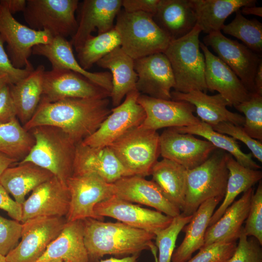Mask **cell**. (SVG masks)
<instances>
[{
    "label": "cell",
    "instance_id": "33",
    "mask_svg": "<svg viewBox=\"0 0 262 262\" xmlns=\"http://www.w3.org/2000/svg\"><path fill=\"white\" fill-rule=\"evenodd\" d=\"M45 71L44 66L39 65L20 81L9 84L16 116L23 125L32 118L40 103Z\"/></svg>",
    "mask_w": 262,
    "mask_h": 262
},
{
    "label": "cell",
    "instance_id": "5",
    "mask_svg": "<svg viewBox=\"0 0 262 262\" xmlns=\"http://www.w3.org/2000/svg\"><path fill=\"white\" fill-rule=\"evenodd\" d=\"M197 25L187 34L171 41L164 52L168 58L175 80L174 91L187 93L193 90L206 93L205 58L200 49Z\"/></svg>",
    "mask_w": 262,
    "mask_h": 262
},
{
    "label": "cell",
    "instance_id": "21",
    "mask_svg": "<svg viewBox=\"0 0 262 262\" xmlns=\"http://www.w3.org/2000/svg\"><path fill=\"white\" fill-rule=\"evenodd\" d=\"M205 58L204 76L207 90L217 91L233 106L249 100L251 94L235 73L208 47L200 42Z\"/></svg>",
    "mask_w": 262,
    "mask_h": 262
},
{
    "label": "cell",
    "instance_id": "27",
    "mask_svg": "<svg viewBox=\"0 0 262 262\" xmlns=\"http://www.w3.org/2000/svg\"><path fill=\"white\" fill-rule=\"evenodd\" d=\"M153 19L171 41L189 33L196 24L190 0H160Z\"/></svg>",
    "mask_w": 262,
    "mask_h": 262
},
{
    "label": "cell",
    "instance_id": "22",
    "mask_svg": "<svg viewBox=\"0 0 262 262\" xmlns=\"http://www.w3.org/2000/svg\"><path fill=\"white\" fill-rule=\"evenodd\" d=\"M86 173L95 174L111 183L132 176L108 147H92L81 142L76 145L72 175Z\"/></svg>",
    "mask_w": 262,
    "mask_h": 262
},
{
    "label": "cell",
    "instance_id": "56",
    "mask_svg": "<svg viewBox=\"0 0 262 262\" xmlns=\"http://www.w3.org/2000/svg\"><path fill=\"white\" fill-rule=\"evenodd\" d=\"M5 84H10V80L6 75H0V89Z\"/></svg>",
    "mask_w": 262,
    "mask_h": 262
},
{
    "label": "cell",
    "instance_id": "52",
    "mask_svg": "<svg viewBox=\"0 0 262 262\" xmlns=\"http://www.w3.org/2000/svg\"><path fill=\"white\" fill-rule=\"evenodd\" d=\"M255 93L262 96V61L260 63L254 79Z\"/></svg>",
    "mask_w": 262,
    "mask_h": 262
},
{
    "label": "cell",
    "instance_id": "41",
    "mask_svg": "<svg viewBox=\"0 0 262 262\" xmlns=\"http://www.w3.org/2000/svg\"><path fill=\"white\" fill-rule=\"evenodd\" d=\"M234 107L245 115L244 131L252 138L262 142V96L252 94L249 100Z\"/></svg>",
    "mask_w": 262,
    "mask_h": 262
},
{
    "label": "cell",
    "instance_id": "49",
    "mask_svg": "<svg viewBox=\"0 0 262 262\" xmlns=\"http://www.w3.org/2000/svg\"><path fill=\"white\" fill-rule=\"evenodd\" d=\"M160 0H123L122 7L127 12H143L153 15Z\"/></svg>",
    "mask_w": 262,
    "mask_h": 262
},
{
    "label": "cell",
    "instance_id": "34",
    "mask_svg": "<svg viewBox=\"0 0 262 262\" xmlns=\"http://www.w3.org/2000/svg\"><path fill=\"white\" fill-rule=\"evenodd\" d=\"M187 169L171 160L157 161L152 167V180L164 197L182 212L186 191Z\"/></svg>",
    "mask_w": 262,
    "mask_h": 262
},
{
    "label": "cell",
    "instance_id": "47",
    "mask_svg": "<svg viewBox=\"0 0 262 262\" xmlns=\"http://www.w3.org/2000/svg\"><path fill=\"white\" fill-rule=\"evenodd\" d=\"M4 44V41L0 35V75L7 76L10 84H14L26 77L34 68L32 65L22 69L16 68L5 50Z\"/></svg>",
    "mask_w": 262,
    "mask_h": 262
},
{
    "label": "cell",
    "instance_id": "51",
    "mask_svg": "<svg viewBox=\"0 0 262 262\" xmlns=\"http://www.w3.org/2000/svg\"><path fill=\"white\" fill-rule=\"evenodd\" d=\"M12 15L20 11L23 12L27 4L26 0H0Z\"/></svg>",
    "mask_w": 262,
    "mask_h": 262
},
{
    "label": "cell",
    "instance_id": "30",
    "mask_svg": "<svg viewBox=\"0 0 262 262\" xmlns=\"http://www.w3.org/2000/svg\"><path fill=\"white\" fill-rule=\"evenodd\" d=\"M221 199L215 197L206 200L192 214L189 222L182 229L185 237L179 247L174 250L171 262H187L195 251L203 246L210 219Z\"/></svg>",
    "mask_w": 262,
    "mask_h": 262
},
{
    "label": "cell",
    "instance_id": "42",
    "mask_svg": "<svg viewBox=\"0 0 262 262\" xmlns=\"http://www.w3.org/2000/svg\"><path fill=\"white\" fill-rule=\"evenodd\" d=\"M244 231L246 235L255 238L262 245V182L260 180L251 197Z\"/></svg>",
    "mask_w": 262,
    "mask_h": 262
},
{
    "label": "cell",
    "instance_id": "38",
    "mask_svg": "<svg viewBox=\"0 0 262 262\" xmlns=\"http://www.w3.org/2000/svg\"><path fill=\"white\" fill-rule=\"evenodd\" d=\"M119 35L115 27L104 33L92 35L76 50L78 62L85 70L117 47H120Z\"/></svg>",
    "mask_w": 262,
    "mask_h": 262
},
{
    "label": "cell",
    "instance_id": "11",
    "mask_svg": "<svg viewBox=\"0 0 262 262\" xmlns=\"http://www.w3.org/2000/svg\"><path fill=\"white\" fill-rule=\"evenodd\" d=\"M0 35L7 44L10 61L19 69L32 65L29 58L34 47L49 43L53 38L47 31L35 30L19 22L0 2Z\"/></svg>",
    "mask_w": 262,
    "mask_h": 262
},
{
    "label": "cell",
    "instance_id": "29",
    "mask_svg": "<svg viewBox=\"0 0 262 262\" xmlns=\"http://www.w3.org/2000/svg\"><path fill=\"white\" fill-rule=\"evenodd\" d=\"M83 236L82 220L66 222L60 234L36 262L53 260L66 262H89Z\"/></svg>",
    "mask_w": 262,
    "mask_h": 262
},
{
    "label": "cell",
    "instance_id": "54",
    "mask_svg": "<svg viewBox=\"0 0 262 262\" xmlns=\"http://www.w3.org/2000/svg\"><path fill=\"white\" fill-rule=\"evenodd\" d=\"M17 162L15 159L10 158L0 153V176L6 168Z\"/></svg>",
    "mask_w": 262,
    "mask_h": 262
},
{
    "label": "cell",
    "instance_id": "25",
    "mask_svg": "<svg viewBox=\"0 0 262 262\" xmlns=\"http://www.w3.org/2000/svg\"><path fill=\"white\" fill-rule=\"evenodd\" d=\"M171 100L183 101L193 105L201 121L211 126L222 122H229L243 126L245 117L229 111L227 100L220 94L209 95L202 91L193 90L187 93L171 91Z\"/></svg>",
    "mask_w": 262,
    "mask_h": 262
},
{
    "label": "cell",
    "instance_id": "8",
    "mask_svg": "<svg viewBox=\"0 0 262 262\" xmlns=\"http://www.w3.org/2000/svg\"><path fill=\"white\" fill-rule=\"evenodd\" d=\"M79 4L78 0H27L23 16L30 28L66 38L77 31Z\"/></svg>",
    "mask_w": 262,
    "mask_h": 262
},
{
    "label": "cell",
    "instance_id": "15",
    "mask_svg": "<svg viewBox=\"0 0 262 262\" xmlns=\"http://www.w3.org/2000/svg\"><path fill=\"white\" fill-rule=\"evenodd\" d=\"M94 212L103 220L104 217H111L155 235L168 227L173 219L159 211L143 208L115 196L98 204Z\"/></svg>",
    "mask_w": 262,
    "mask_h": 262
},
{
    "label": "cell",
    "instance_id": "17",
    "mask_svg": "<svg viewBox=\"0 0 262 262\" xmlns=\"http://www.w3.org/2000/svg\"><path fill=\"white\" fill-rule=\"evenodd\" d=\"M160 155L187 170L204 163L217 148L210 142L180 133L174 128L165 130L159 137Z\"/></svg>",
    "mask_w": 262,
    "mask_h": 262
},
{
    "label": "cell",
    "instance_id": "28",
    "mask_svg": "<svg viewBox=\"0 0 262 262\" xmlns=\"http://www.w3.org/2000/svg\"><path fill=\"white\" fill-rule=\"evenodd\" d=\"M134 61L119 47L96 63L98 66L111 71L112 89L110 97L114 107L121 103L128 93L137 90V75Z\"/></svg>",
    "mask_w": 262,
    "mask_h": 262
},
{
    "label": "cell",
    "instance_id": "53",
    "mask_svg": "<svg viewBox=\"0 0 262 262\" xmlns=\"http://www.w3.org/2000/svg\"><path fill=\"white\" fill-rule=\"evenodd\" d=\"M240 11L242 15H252L259 16H262V7L260 6H247L242 7Z\"/></svg>",
    "mask_w": 262,
    "mask_h": 262
},
{
    "label": "cell",
    "instance_id": "24",
    "mask_svg": "<svg viewBox=\"0 0 262 262\" xmlns=\"http://www.w3.org/2000/svg\"><path fill=\"white\" fill-rule=\"evenodd\" d=\"M32 54L47 58L52 69L65 68L78 73L111 93L112 75L109 72H91L84 70L74 55L72 46L66 38L54 37L48 44L39 45L32 49Z\"/></svg>",
    "mask_w": 262,
    "mask_h": 262
},
{
    "label": "cell",
    "instance_id": "6",
    "mask_svg": "<svg viewBox=\"0 0 262 262\" xmlns=\"http://www.w3.org/2000/svg\"><path fill=\"white\" fill-rule=\"evenodd\" d=\"M227 153L216 149L200 165L187 170L182 214L191 215L206 200L224 197L229 176Z\"/></svg>",
    "mask_w": 262,
    "mask_h": 262
},
{
    "label": "cell",
    "instance_id": "55",
    "mask_svg": "<svg viewBox=\"0 0 262 262\" xmlns=\"http://www.w3.org/2000/svg\"><path fill=\"white\" fill-rule=\"evenodd\" d=\"M139 255H134L121 258L111 257L98 262H136Z\"/></svg>",
    "mask_w": 262,
    "mask_h": 262
},
{
    "label": "cell",
    "instance_id": "36",
    "mask_svg": "<svg viewBox=\"0 0 262 262\" xmlns=\"http://www.w3.org/2000/svg\"><path fill=\"white\" fill-rule=\"evenodd\" d=\"M183 133L196 135L205 138L216 148L226 151L243 166L253 169H260L261 167L252 158V154L244 153L235 139L214 130L212 127L202 121L190 126L174 128Z\"/></svg>",
    "mask_w": 262,
    "mask_h": 262
},
{
    "label": "cell",
    "instance_id": "20",
    "mask_svg": "<svg viewBox=\"0 0 262 262\" xmlns=\"http://www.w3.org/2000/svg\"><path fill=\"white\" fill-rule=\"evenodd\" d=\"M121 0H84L80 4L78 27L70 43L77 50L84 41L97 31L98 34L114 28V20L120 11Z\"/></svg>",
    "mask_w": 262,
    "mask_h": 262
},
{
    "label": "cell",
    "instance_id": "13",
    "mask_svg": "<svg viewBox=\"0 0 262 262\" xmlns=\"http://www.w3.org/2000/svg\"><path fill=\"white\" fill-rule=\"evenodd\" d=\"M203 43L212 48L251 94L255 93L254 79L262 61L259 54L238 41L225 37L221 32L207 34L204 37Z\"/></svg>",
    "mask_w": 262,
    "mask_h": 262
},
{
    "label": "cell",
    "instance_id": "48",
    "mask_svg": "<svg viewBox=\"0 0 262 262\" xmlns=\"http://www.w3.org/2000/svg\"><path fill=\"white\" fill-rule=\"evenodd\" d=\"M17 118L16 109L10 92L9 84L0 89V124Z\"/></svg>",
    "mask_w": 262,
    "mask_h": 262
},
{
    "label": "cell",
    "instance_id": "12",
    "mask_svg": "<svg viewBox=\"0 0 262 262\" xmlns=\"http://www.w3.org/2000/svg\"><path fill=\"white\" fill-rule=\"evenodd\" d=\"M140 94L137 90L128 93L123 102L112 109L99 128L82 143L95 147H108L129 130L139 126L146 117L137 101Z\"/></svg>",
    "mask_w": 262,
    "mask_h": 262
},
{
    "label": "cell",
    "instance_id": "57",
    "mask_svg": "<svg viewBox=\"0 0 262 262\" xmlns=\"http://www.w3.org/2000/svg\"><path fill=\"white\" fill-rule=\"evenodd\" d=\"M0 262H7L5 257L0 254Z\"/></svg>",
    "mask_w": 262,
    "mask_h": 262
},
{
    "label": "cell",
    "instance_id": "58",
    "mask_svg": "<svg viewBox=\"0 0 262 262\" xmlns=\"http://www.w3.org/2000/svg\"><path fill=\"white\" fill-rule=\"evenodd\" d=\"M62 262L63 261H62L61 260H53L49 261L47 262Z\"/></svg>",
    "mask_w": 262,
    "mask_h": 262
},
{
    "label": "cell",
    "instance_id": "31",
    "mask_svg": "<svg viewBox=\"0 0 262 262\" xmlns=\"http://www.w3.org/2000/svg\"><path fill=\"white\" fill-rule=\"evenodd\" d=\"M54 175L49 171L31 162H19L9 167L0 176V183L15 200L22 205L26 196Z\"/></svg>",
    "mask_w": 262,
    "mask_h": 262
},
{
    "label": "cell",
    "instance_id": "32",
    "mask_svg": "<svg viewBox=\"0 0 262 262\" xmlns=\"http://www.w3.org/2000/svg\"><path fill=\"white\" fill-rule=\"evenodd\" d=\"M196 24L207 34L221 32L227 17L241 8L255 5V0H190Z\"/></svg>",
    "mask_w": 262,
    "mask_h": 262
},
{
    "label": "cell",
    "instance_id": "1",
    "mask_svg": "<svg viewBox=\"0 0 262 262\" xmlns=\"http://www.w3.org/2000/svg\"><path fill=\"white\" fill-rule=\"evenodd\" d=\"M106 98H67L55 102L41 100L32 118L23 126L27 131L40 126L61 129L76 144L93 134L111 113Z\"/></svg>",
    "mask_w": 262,
    "mask_h": 262
},
{
    "label": "cell",
    "instance_id": "10",
    "mask_svg": "<svg viewBox=\"0 0 262 262\" xmlns=\"http://www.w3.org/2000/svg\"><path fill=\"white\" fill-rule=\"evenodd\" d=\"M65 217H37L22 224L21 241L6 256L7 262H36L60 234Z\"/></svg>",
    "mask_w": 262,
    "mask_h": 262
},
{
    "label": "cell",
    "instance_id": "43",
    "mask_svg": "<svg viewBox=\"0 0 262 262\" xmlns=\"http://www.w3.org/2000/svg\"><path fill=\"white\" fill-rule=\"evenodd\" d=\"M238 243L227 262H262L261 245L254 237L248 239L243 227Z\"/></svg>",
    "mask_w": 262,
    "mask_h": 262
},
{
    "label": "cell",
    "instance_id": "26",
    "mask_svg": "<svg viewBox=\"0 0 262 262\" xmlns=\"http://www.w3.org/2000/svg\"><path fill=\"white\" fill-rule=\"evenodd\" d=\"M254 189L251 188L234 201L221 217L207 229L202 247L215 243H230L238 240L249 212Z\"/></svg>",
    "mask_w": 262,
    "mask_h": 262
},
{
    "label": "cell",
    "instance_id": "9",
    "mask_svg": "<svg viewBox=\"0 0 262 262\" xmlns=\"http://www.w3.org/2000/svg\"><path fill=\"white\" fill-rule=\"evenodd\" d=\"M70 194L67 222L93 218L104 220L96 214L95 207L115 195L114 183L94 173L72 175L66 182Z\"/></svg>",
    "mask_w": 262,
    "mask_h": 262
},
{
    "label": "cell",
    "instance_id": "39",
    "mask_svg": "<svg viewBox=\"0 0 262 262\" xmlns=\"http://www.w3.org/2000/svg\"><path fill=\"white\" fill-rule=\"evenodd\" d=\"M222 30L224 33L233 36L244 42L245 46L256 53L262 51V24L259 20L248 19L240 9L236 12L235 18Z\"/></svg>",
    "mask_w": 262,
    "mask_h": 262
},
{
    "label": "cell",
    "instance_id": "18",
    "mask_svg": "<svg viewBox=\"0 0 262 262\" xmlns=\"http://www.w3.org/2000/svg\"><path fill=\"white\" fill-rule=\"evenodd\" d=\"M66 184L55 176L42 183L22 204L21 223L37 217H65L69 209Z\"/></svg>",
    "mask_w": 262,
    "mask_h": 262
},
{
    "label": "cell",
    "instance_id": "23",
    "mask_svg": "<svg viewBox=\"0 0 262 262\" xmlns=\"http://www.w3.org/2000/svg\"><path fill=\"white\" fill-rule=\"evenodd\" d=\"M113 183L115 196L121 199L152 207L173 218L181 213L180 210L164 197L152 180L133 175L123 177Z\"/></svg>",
    "mask_w": 262,
    "mask_h": 262
},
{
    "label": "cell",
    "instance_id": "40",
    "mask_svg": "<svg viewBox=\"0 0 262 262\" xmlns=\"http://www.w3.org/2000/svg\"><path fill=\"white\" fill-rule=\"evenodd\" d=\"M192 216H185L181 213L173 218L168 227L155 234V246L159 252L156 262H171L178 235Z\"/></svg>",
    "mask_w": 262,
    "mask_h": 262
},
{
    "label": "cell",
    "instance_id": "2",
    "mask_svg": "<svg viewBox=\"0 0 262 262\" xmlns=\"http://www.w3.org/2000/svg\"><path fill=\"white\" fill-rule=\"evenodd\" d=\"M84 243L89 262H98L106 255L120 258L150 250L155 262L157 248L155 235L120 222H104L93 218L82 220Z\"/></svg>",
    "mask_w": 262,
    "mask_h": 262
},
{
    "label": "cell",
    "instance_id": "46",
    "mask_svg": "<svg viewBox=\"0 0 262 262\" xmlns=\"http://www.w3.org/2000/svg\"><path fill=\"white\" fill-rule=\"evenodd\" d=\"M22 223L0 215V254L6 256L18 244L21 238Z\"/></svg>",
    "mask_w": 262,
    "mask_h": 262
},
{
    "label": "cell",
    "instance_id": "19",
    "mask_svg": "<svg viewBox=\"0 0 262 262\" xmlns=\"http://www.w3.org/2000/svg\"><path fill=\"white\" fill-rule=\"evenodd\" d=\"M137 75L136 90L140 94L171 100L175 80L170 63L164 53L159 52L134 60Z\"/></svg>",
    "mask_w": 262,
    "mask_h": 262
},
{
    "label": "cell",
    "instance_id": "37",
    "mask_svg": "<svg viewBox=\"0 0 262 262\" xmlns=\"http://www.w3.org/2000/svg\"><path fill=\"white\" fill-rule=\"evenodd\" d=\"M35 143L32 133L21 126L16 118L0 124V153L21 161L29 153Z\"/></svg>",
    "mask_w": 262,
    "mask_h": 262
},
{
    "label": "cell",
    "instance_id": "7",
    "mask_svg": "<svg viewBox=\"0 0 262 262\" xmlns=\"http://www.w3.org/2000/svg\"><path fill=\"white\" fill-rule=\"evenodd\" d=\"M160 135L156 131L133 128L108 147L132 176L150 175L160 155Z\"/></svg>",
    "mask_w": 262,
    "mask_h": 262
},
{
    "label": "cell",
    "instance_id": "16",
    "mask_svg": "<svg viewBox=\"0 0 262 262\" xmlns=\"http://www.w3.org/2000/svg\"><path fill=\"white\" fill-rule=\"evenodd\" d=\"M137 101L146 113L140 126L146 129L157 131L163 128L193 126L201 121L193 114L195 106L186 101L159 99L142 94Z\"/></svg>",
    "mask_w": 262,
    "mask_h": 262
},
{
    "label": "cell",
    "instance_id": "50",
    "mask_svg": "<svg viewBox=\"0 0 262 262\" xmlns=\"http://www.w3.org/2000/svg\"><path fill=\"white\" fill-rule=\"evenodd\" d=\"M0 209L6 211L14 220L21 222L22 205L12 199L9 193L0 183Z\"/></svg>",
    "mask_w": 262,
    "mask_h": 262
},
{
    "label": "cell",
    "instance_id": "14",
    "mask_svg": "<svg viewBox=\"0 0 262 262\" xmlns=\"http://www.w3.org/2000/svg\"><path fill=\"white\" fill-rule=\"evenodd\" d=\"M110 93L83 76L65 68L45 71L41 100L53 102L67 98H106Z\"/></svg>",
    "mask_w": 262,
    "mask_h": 262
},
{
    "label": "cell",
    "instance_id": "45",
    "mask_svg": "<svg viewBox=\"0 0 262 262\" xmlns=\"http://www.w3.org/2000/svg\"><path fill=\"white\" fill-rule=\"evenodd\" d=\"M215 131L229 135L235 140L244 143L251 154L260 162H262V143L251 137L244 130L243 126L229 122H222L212 126Z\"/></svg>",
    "mask_w": 262,
    "mask_h": 262
},
{
    "label": "cell",
    "instance_id": "4",
    "mask_svg": "<svg viewBox=\"0 0 262 262\" xmlns=\"http://www.w3.org/2000/svg\"><path fill=\"white\" fill-rule=\"evenodd\" d=\"M152 16L146 13L121 10L116 17L115 28L120 38V47L134 60L164 53L171 41Z\"/></svg>",
    "mask_w": 262,
    "mask_h": 262
},
{
    "label": "cell",
    "instance_id": "44",
    "mask_svg": "<svg viewBox=\"0 0 262 262\" xmlns=\"http://www.w3.org/2000/svg\"><path fill=\"white\" fill-rule=\"evenodd\" d=\"M236 242L215 243L202 247L187 262H227L237 246Z\"/></svg>",
    "mask_w": 262,
    "mask_h": 262
},
{
    "label": "cell",
    "instance_id": "3",
    "mask_svg": "<svg viewBox=\"0 0 262 262\" xmlns=\"http://www.w3.org/2000/svg\"><path fill=\"white\" fill-rule=\"evenodd\" d=\"M29 131L35 143L20 162L32 163L66 183L73 174L77 144L61 129L54 126H38Z\"/></svg>",
    "mask_w": 262,
    "mask_h": 262
},
{
    "label": "cell",
    "instance_id": "35",
    "mask_svg": "<svg viewBox=\"0 0 262 262\" xmlns=\"http://www.w3.org/2000/svg\"><path fill=\"white\" fill-rule=\"evenodd\" d=\"M226 165L229 171V176L224 199L217 209L213 212L209 227L213 225L221 217L226 210L234 201L235 198L240 194L252 188L262 178V171L243 166L228 153Z\"/></svg>",
    "mask_w": 262,
    "mask_h": 262
},
{
    "label": "cell",
    "instance_id": "59",
    "mask_svg": "<svg viewBox=\"0 0 262 262\" xmlns=\"http://www.w3.org/2000/svg\"></svg>",
    "mask_w": 262,
    "mask_h": 262
}]
</instances>
